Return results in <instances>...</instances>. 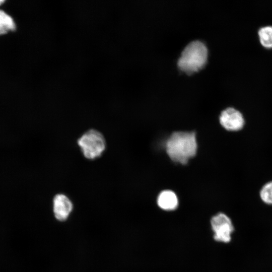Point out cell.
Wrapping results in <instances>:
<instances>
[{"label": "cell", "instance_id": "obj_1", "mask_svg": "<svg viewBox=\"0 0 272 272\" xmlns=\"http://www.w3.org/2000/svg\"><path fill=\"white\" fill-rule=\"evenodd\" d=\"M166 150L173 161L186 164L196 153L195 133L193 131L173 132L166 142Z\"/></svg>", "mask_w": 272, "mask_h": 272}, {"label": "cell", "instance_id": "obj_2", "mask_svg": "<svg viewBox=\"0 0 272 272\" xmlns=\"http://www.w3.org/2000/svg\"><path fill=\"white\" fill-rule=\"evenodd\" d=\"M207 57L208 50L205 44L198 40L193 41L184 48L177 64L181 71L191 74L204 66Z\"/></svg>", "mask_w": 272, "mask_h": 272}, {"label": "cell", "instance_id": "obj_3", "mask_svg": "<svg viewBox=\"0 0 272 272\" xmlns=\"http://www.w3.org/2000/svg\"><path fill=\"white\" fill-rule=\"evenodd\" d=\"M77 144L85 158L94 160L100 157L106 148L103 134L95 129L85 132L77 140Z\"/></svg>", "mask_w": 272, "mask_h": 272}, {"label": "cell", "instance_id": "obj_4", "mask_svg": "<svg viewBox=\"0 0 272 272\" xmlns=\"http://www.w3.org/2000/svg\"><path fill=\"white\" fill-rule=\"evenodd\" d=\"M210 223L215 241L223 243L231 241L234 228L231 219L227 215L218 213L211 218Z\"/></svg>", "mask_w": 272, "mask_h": 272}, {"label": "cell", "instance_id": "obj_5", "mask_svg": "<svg viewBox=\"0 0 272 272\" xmlns=\"http://www.w3.org/2000/svg\"><path fill=\"white\" fill-rule=\"evenodd\" d=\"M219 121L225 129L231 131H239L245 125L243 115L233 107H228L223 110L220 114Z\"/></svg>", "mask_w": 272, "mask_h": 272}, {"label": "cell", "instance_id": "obj_6", "mask_svg": "<svg viewBox=\"0 0 272 272\" xmlns=\"http://www.w3.org/2000/svg\"><path fill=\"white\" fill-rule=\"evenodd\" d=\"M74 205L70 198L63 193H57L52 200V210L55 218L59 222L66 221L70 216Z\"/></svg>", "mask_w": 272, "mask_h": 272}, {"label": "cell", "instance_id": "obj_7", "mask_svg": "<svg viewBox=\"0 0 272 272\" xmlns=\"http://www.w3.org/2000/svg\"><path fill=\"white\" fill-rule=\"evenodd\" d=\"M157 202L160 209L167 211L175 210L178 205L177 195L170 190L161 192L157 197Z\"/></svg>", "mask_w": 272, "mask_h": 272}, {"label": "cell", "instance_id": "obj_8", "mask_svg": "<svg viewBox=\"0 0 272 272\" xmlns=\"http://www.w3.org/2000/svg\"><path fill=\"white\" fill-rule=\"evenodd\" d=\"M257 34L261 46L266 49H271L272 26L266 25L260 28Z\"/></svg>", "mask_w": 272, "mask_h": 272}, {"label": "cell", "instance_id": "obj_9", "mask_svg": "<svg viewBox=\"0 0 272 272\" xmlns=\"http://www.w3.org/2000/svg\"><path fill=\"white\" fill-rule=\"evenodd\" d=\"M259 195L263 202L272 205V181L266 183L262 186L259 192Z\"/></svg>", "mask_w": 272, "mask_h": 272}, {"label": "cell", "instance_id": "obj_10", "mask_svg": "<svg viewBox=\"0 0 272 272\" xmlns=\"http://www.w3.org/2000/svg\"><path fill=\"white\" fill-rule=\"evenodd\" d=\"M0 25L9 31H13L16 28L13 19L2 10H0Z\"/></svg>", "mask_w": 272, "mask_h": 272}, {"label": "cell", "instance_id": "obj_11", "mask_svg": "<svg viewBox=\"0 0 272 272\" xmlns=\"http://www.w3.org/2000/svg\"><path fill=\"white\" fill-rule=\"evenodd\" d=\"M8 31L9 30L7 28L0 25V35L6 34Z\"/></svg>", "mask_w": 272, "mask_h": 272}, {"label": "cell", "instance_id": "obj_12", "mask_svg": "<svg viewBox=\"0 0 272 272\" xmlns=\"http://www.w3.org/2000/svg\"><path fill=\"white\" fill-rule=\"evenodd\" d=\"M5 2L4 0H0V5Z\"/></svg>", "mask_w": 272, "mask_h": 272}]
</instances>
